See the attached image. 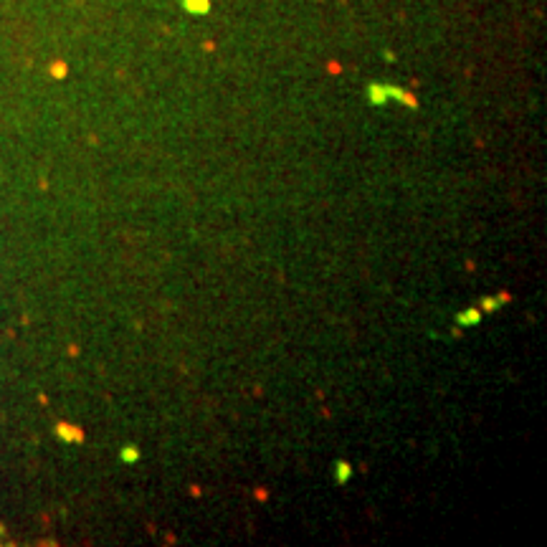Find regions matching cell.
I'll return each instance as SVG.
<instances>
[{
	"mask_svg": "<svg viewBox=\"0 0 547 547\" xmlns=\"http://www.w3.org/2000/svg\"><path fill=\"white\" fill-rule=\"evenodd\" d=\"M122 459H125V461H137V449H125V451H122Z\"/></svg>",
	"mask_w": 547,
	"mask_h": 547,
	"instance_id": "3",
	"label": "cell"
},
{
	"mask_svg": "<svg viewBox=\"0 0 547 547\" xmlns=\"http://www.w3.org/2000/svg\"><path fill=\"white\" fill-rule=\"evenodd\" d=\"M484 307H486V309H494V307H499V302H496V299H486Z\"/></svg>",
	"mask_w": 547,
	"mask_h": 547,
	"instance_id": "4",
	"label": "cell"
},
{
	"mask_svg": "<svg viewBox=\"0 0 547 547\" xmlns=\"http://www.w3.org/2000/svg\"><path fill=\"white\" fill-rule=\"evenodd\" d=\"M479 319H481V312H479V309H466V312H461V314L456 317V322H459L461 327H469V325H477Z\"/></svg>",
	"mask_w": 547,
	"mask_h": 547,
	"instance_id": "1",
	"label": "cell"
},
{
	"mask_svg": "<svg viewBox=\"0 0 547 547\" xmlns=\"http://www.w3.org/2000/svg\"><path fill=\"white\" fill-rule=\"evenodd\" d=\"M335 477H337L340 484H344L347 479L352 477V466H350L347 461H335Z\"/></svg>",
	"mask_w": 547,
	"mask_h": 547,
	"instance_id": "2",
	"label": "cell"
}]
</instances>
